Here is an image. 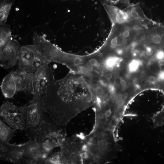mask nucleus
<instances>
[{
	"label": "nucleus",
	"instance_id": "nucleus-24",
	"mask_svg": "<svg viewBox=\"0 0 164 164\" xmlns=\"http://www.w3.org/2000/svg\"><path fill=\"white\" fill-rule=\"evenodd\" d=\"M156 78L153 76H150L148 79V81L149 82L151 83H153L156 81Z\"/></svg>",
	"mask_w": 164,
	"mask_h": 164
},
{
	"label": "nucleus",
	"instance_id": "nucleus-5",
	"mask_svg": "<svg viewBox=\"0 0 164 164\" xmlns=\"http://www.w3.org/2000/svg\"><path fill=\"white\" fill-rule=\"evenodd\" d=\"M50 63L33 44L21 46L18 70L33 74L44 64Z\"/></svg>",
	"mask_w": 164,
	"mask_h": 164
},
{
	"label": "nucleus",
	"instance_id": "nucleus-3",
	"mask_svg": "<svg viewBox=\"0 0 164 164\" xmlns=\"http://www.w3.org/2000/svg\"><path fill=\"white\" fill-rule=\"evenodd\" d=\"M66 126L57 124L44 114L39 125L28 138L52 153L53 149L60 147L67 137Z\"/></svg>",
	"mask_w": 164,
	"mask_h": 164
},
{
	"label": "nucleus",
	"instance_id": "nucleus-9",
	"mask_svg": "<svg viewBox=\"0 0 164 164\" xmlns=\"http://www.w3.org/2000/svg\"><path fill=\"white\" fill-rule=\"evenodd\" d=\"M83 135H73L67 137L60 147L68 164H82L81 146Z\"/></svg>",
	"mask_w": 164,
	"mask_h": 164
},
{
	"label": "nucleus",
	"instance_id": "nucleus-13",
	"mask_svg": "<svg viewBox=\"0 0 164 164\" xmlns=\"http://www.w3.org/2000/svg\"><path fill=\"white\" fill-rule=\"evenodd\" d=\"M11 72L14 79L17 92L32 94L33 74L18 69Z\"/></svg>",
	"mask_w": 164,
	"mask_h": 164
},
{
	"label": "nucleus",
	"instance_id": "nucleus-27",
	"mask_svg": "<svg viewBox=\"0 0 164 164\" xmlns=\"http://www.w3.org/2000/svg\"><path fill=\"white\" fill-rule=\"evenodd\" d=\"M106 77L107 79L110 80L112 78V75L111 73H108L106 75Z\"/></svg>",
	"mask_w": 164,
	"mask_h": 164
},
{
	"label": "nucleus",
	"instance_id": "nucleus-29",
	"mask_svg": "<svg viewBox=\"0 0 164 164\" xmlns=\"http://www.w3.org/2000/svg\"><path fill=\"white\" fill-rule=\"evenodd\" d=\"M75 0L77 1H80V0Z\"/></svg>",
	"mask_w": 164,
	"mask_h": 164
},
{
	"label": "nucleus",
	"instance_id": "nucleus-10",
	"mask_svg": "<svg viewBox=\"0 0 164 164\" xmlns=\"http://www.w3.org/2000/svg\"><path fill=\"white\" fill-rule=\"evenodd\" d=\"M20 145L25 164H45L46 159L53 153L47 151L34 140L29 139Z\"/></svg>",
	"mask_w": 164,
	"mask_h": 164
},
{
	"label": "nucleus",
	"instance_id": "nucleus-7",
	"mask_svg": "<svg viewBox=\"0 0 164 164\" xmlns=\"http://www.w3.org/2000/svg\"><path fill=\"white\" fill-rule=\"evenodd\" d=\"M0 115L3 121L14 130H25L26 116L24 106L18 107L6 101L0 107Z\"/></svg>",
	"mask_w": 164,
	"mask_h": 164
},
{
	"label": "nucleus",
	"instance_id": "nucleus-18",
	"mask_svg": "<svg viewBox=\"0 0 164 164\" xmlns=\"http://www.w3.org/2000/svg\"><path fill=\"white\" fill-rule=\"evenodd\" d=\"M45 164H68V163L63 154L60 151L53 153L46 159Z\"/></svg>",
	"mask_w": 164,
	"mask_h": 164
},
{
	"label": "nucleus",
	"instance_id": "nucleus-23",
	"mask_svg": "<svg viewBox=\"0 0 164 164\" xmlns=\"http://www.w3.org/2000/svg\"><path fill=\"white\" fill-rule=\"evenodd\" d=\"M96 92L98 95H102L104 92L103 88L100 87H97L96 89Z\"/></svg>",
	"mask_w": 164,
	"mask_h": 164
},
{
	"label": "nucleus",
	"instance_id": "nucleus-1",
	"mask_svg": "<svg viewBox=\"0 0 164 164\" xmlns=\"http://www.w3.org/2000/svg\"><path fill=\"white\" fill-rule=\"evenodd\" d=\"M39 98L45 113L57 124L66 126L94 104L93 95L84 80L71 73L55 80Z\"/></svg>",
	"mask_w": 164,
	"mask_h": 164
},
{
	"label": "nucleus",
	"instance_id": "nucleus-4",
	"mask_svg": "<svg viewBox=\"0 0 164 164\" xmlns=\"http://www.w3.org/2000/svg\"><path fill=\"white\" fill-rule=\"evenodd\" d=\"M33 44L50 63H61L70 67L75 57L61 50L43 36L37 33L33 36Z\"/></svg>",
	"mask_w": 164,
	"mask_h": 164
},
{
	"label": "nucleus",
	"instance_id": "nucleus-20",
	"mask_svg": "<svg viewBox=\"0 0 164 164\" xmlns=\"http://www.w3.org/2000/svg\"><path fill=\"white\" fill-rule=\"evenodd\" d=\"M84 63V58L83 57L76 56L73 61V64L76 66H79Z\"/></svg>",
	"mask_w": 164,
	"mask_h": 164
},
{
	"label": "nucleus",
	"instance_id": "nucleus-15",
	"mask_svg": "<svg viewBox=\"0 0 164 164\" xmlns=\"http://www.w3.org/2000/svg\"><path fill=\"white\" fill-rule=\"evenodd\" d=\"M11 30L6 24L0 25V53L12 39Z\"/></svg>",
	"mask_w": 164,
	"mask_h": 164
},
{
	"label": "nucleus",
	"instance_id": "nucleus-6",
	"mask_svg": "<svg viewBox=\"0 0 164 164\" xmlns=\"http://www.w3.org/2000/svg\"><path fill=\"white\" fill-rule=\"evenodd\" d=\"M55 80L50 63L40 67L33 74L32 99H39L44 95Z\"/></svg>",
	"mask_w": 164,
	"mask_h": 164
},
{
	"label": "nucleus",
	"instance_id": "nucleus-17",
	"mask_svg": "<svg viewBox=\"0 0 164 164\" xmlns=\"http://www.w3.org/2000/svg\"><path fill=\"white\" fill-rule=\"evenodd\" d=\"M12 4L11 2H3L0 7V25L6 24L11 9Z\"/></svg>",
	"mask_w": 164,
	"mask_h": 164
},
{
	"label": "nucleus",
	"instance_id": "nucleus-22",
	"mask_svg": "<svg viewBox=\"0 0 164 164\" xmlns=\"http://www.w3.org/2000/svg\"><path fill=\"white\" fill-rule=\"evenodd\" d=\"M88 62L90 65L93 66H96L98 63L97 60L95 58H93L90 59Z\"/></svg>",
	"mask_w": 164,
	"mask_h": 164
},
{
	"label": "nucleus",
	"instance_id": "nucleus-11",
	"mask_svg": "<svg viewBox=\"0 0 164 164\" xmlns=\"http://www.w3.org/2000/svg\"><path fill=\"white\" fill-rule=\"evenodd\" d=\"M21 45L16 39H12L0 53V64L5 69L14 67L18 63Z\"/></svg>",
	"mask_w": 164,
	"mask_h": 164
},
{
	"label": "nucleus",
	"instance_id": "nucleus-28",
	"mask_svg": "<svg viewBox=\"0 0 164 164\" xmlns=\"http://www.w3.org/2000/svg\"><path fill=\"white\" fill-rule=\"evenodd\" d=\"M159 64L160 66L164 65V59L160 60L159 61Z\"/></svg>",
	"mask_w": 164,
	"mask_h": 164
},
{
	"label": "nucleus",
	"instance_id": "nucleus-21",
	"mask_svg": "<svg viewBox=\"0 0 164 164\" xmlns=\"http://www.w3.org/2000/svg\"><path fill=\"white\" fill-rule=\"evenodd\" d=\"M79 70L80 72L83 74L86 75L88 73V70L87 67L82 66L80 67Z\"/></svg>",
	"mask_w": 164,
	"mask_h": 164
},
{
	"label": "nucleus",
	"instance_id": "nucleus-19",
	"mask_svg": "<svg viewBox=\"0 0 164 164\" xmlns=\"http://www.w3.org/2000/svg\"><path fill=\"white\" fill-rule=\"evenodd\" d=\"M131 0H99L102 4H106L124 8L129 5Z\"/></svg>",
	"mask_w": 164,
	"mask_h": 164
},
{
	"label": "nucleus",
	"instance_id": "nucleus-25",
	"mask_svg": "<svg viewBox=\"0 0 164 164\" xmlns=\"http://www.w3.org/2000/svg\"><path fill=\"white\" fill-rule=\"evenodd\" d=\"M120 83L121 86L123 87H125L127 85L126 81L123 79L120 80Z\"/></svg>",
	"mask_w": 164,
	"mask_h": 164
},
{
	"label": "nucleus",
	"instance_id": "nucleus-26",
	"mask_svg": "<svg viewBox=\"0 0 164 164\" xmlns=\"http://www.w3.org/2000/svg\"><path fill=\"white\" fill-rule=\"evenodd\" d=\"M88 71L91 72L93 70V67L91 65H89L87 67Z\"/></svg>",
	"mask_w": 164,
	"mask_h": 164
},
{
	"label": "nucleus",
	"instance_id": "nucleus-8",
	"mask_svg": "<svg viewBox=\"0 0 164 164\" xmlns=\"http://www.w3.org/2000/svg\"><path fill=\"white\" fill-rule=\"evenodd\" d=\"M26 116L24 130L28 138L38 127L44 114L43 107L39 98L32 99L30 104L24 106Z\"/></svg>",
	"mask_w": 164,
	"mask_h": 164
},
{
	"label": "nucleus",
	"instance_id": "nucleus-12",
	"mask_svg": "<svg viewBox=\"0 0 164 164\" xmlns=\"http://www.w3.org/2000/svg\"><path fill=\"white\" fill-rule=\"evenodd\" d=\"M0 159L17 164H25L20 144L16 145L0 142Z\"/></svg>",
	"mask_w": 164,
	"mask_h": 164
},
{
	"label": "nucleus",
	"instance_id": "nucleus-16",
	"mask_svg": "<svg viewBox=\"0 0 164 164\" xmlns=\"http://www.w3.org/2000/svg\"><path fill=\"white\" fill-rule=\"evenodd\" d=\"M15 133V130L8 126L0 120V142L9 143Z\"/></svg>",
	"mask_w": 164,
	"mask_h": 164
},
{
	"label": "nucleus",
	"instance_id": "nucleus-14",
	"mask_svg": "<svg viewBox=\"0 0 164 164\" xmlns=\"http://www.w3.org/2000/svg\"><path fill=\"white\" fill-rule=\"evenodd\" d=\"M1 88L3 95L6 98L12 97L17 92L14 79L11 72L3 79Z\"/></svg>",
	"mask_w": 164,
	"mask_h": 164
},
{
	"label": "nucleus",
	"instance_id": "nucleus-2",
	"mask_svg": "<svg viewBox=\"0 0 164 164\" xmlns=\"http://www.w3.org/2000/svg\"><path fill=\"white\" fill-rule=\"evenodd\" d=\"M121 146L114 132L92 131L82 138V164H104L116 158Z\"/></svg>",
	"mask_w": 164,
	"mask_h": 164
}]
</instances>
